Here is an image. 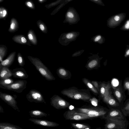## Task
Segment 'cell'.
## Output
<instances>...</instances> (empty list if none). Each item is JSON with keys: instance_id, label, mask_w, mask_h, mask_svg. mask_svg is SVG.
Masks as SVG:
<instances>
[{"instance_id": "1", "label": "cell", "mask_w": 129, "mask_h": 129, "mask_svg": "<svg viewBox=\"0 0 129 129\" xmlns=\"http://www.w3.org/2000/svg\"><path fill=\"white\" fill-rule=\"evenodd\" d=\"M62 95L70 99L90 102L93 97L90 90L88 89H79L77 87L72 86L63 89L61 91Z\"/></svg>"}, {"instance_id": "2", "label": "cell", "mask_w": 129, "mask_h": 129, "mask_svg": "<svg viewBox=\"0 0 129 129\" xmlns=\"http://www.w3.org/2000/svg\"><path fill=\"white\" fill-rule=\"evenodd\" d=\"M76 111L87 115L91 118L94 117L105 118L107 111L104 108L98 106H84L81 107L75 108Z\"/></svg>"}, {"instance_id": "3", "label": "cell", "mask_w": 129, "mask_h": 129, "mask_svg": "<svg viewBox=\"0 0 129 129\" xmlns=\"http://www.w3.org/2000/svg\"><path fill=\"white\" fill-rule=\"evenodd\" d=\"M27 57L38 71L47 80L51 81L55 80L51 71L39 58L29 56Z\"/></svg>"}, {"instance_id": "4", "label": "cell", "mask_w": 129, "mask_h": 129, "mask_svg": "<svg viewBox=\"0 0 129 129\" xmlns=\"http://www.w3.org/2000/svg\"><path fill=\"white\" fill-rule=\"evenodd\" d=\"M79 35V32L74 31L63 33L60 36L58 41L61 45L66 46L71 42L76 41Z\"/></svg>"}, {"instance_id": "5", "label": "cell", "mask_w": 129, "mask_h": 129, "mask_svg": "<svg viewBox=\"0 0 129 129\" xmlns=\"http://www.w3.org/2000/svg\"><path fill=\"white\" fill-rule=\"evenodd\" d=\"M27 83V81L26 80H20L14 81L10 85L5 86L0 85V87L3 89L13 91L17 93H21L26 88Z\"/></svg>"}, {"instance_id": "6", "label": "cell", "mask_w": 129, "mask_h": 129, "mask_svg": "<svg viewBox=\"0 0 129 129\" xmlns=\"http://www.w3.org/2000/svg\"><path fill=\"white\" fill-rule=\"evenodd\" d=\"M126 15L125 13L121 12L110 17L107 20V26L111 28H115L119 26L124 20Z\"/></svg>"}, {"instance_id": "7", "label": "cell", "mask_w": 129, "mask_h": 129, "mask_svg": "<svg viewBox=\"0 0 129 129\" xmlns=\"http://www.w3.org/2000/svg\"><path fill=\"white\" fill-rule=\"evenodd\" d=\"M63 23H68L70 25L77 24L80 20L79 15L76 10L73 7H69L65 14Z\"/></svg>"}, {"instance_id": "8", "label": "cell", "mask_w": 129, "mask_h": 129, "mask_svg": "<svg viewBox=\"0 0 129 129\" xmlns=\"http://www.w3.org/2000/svg\"><path fill=\"white\" fill-rule=\"evenodd\" d=\"M51 105L57 109H64L69 107L70 104L58 95L55 94L50 98Z\"/></svg>"}, {"instance_id": "9", "label": "cell", "mask_w": 129, "mask_h": 129, "mask_svg": "<svg viewBox=\"0 0 129 129\" xmlns=\"http://www.w3.org/2000/svg\"><path fill=\"white\" fill-rule=\"evenodd\" d=\"M66 119L69 120H81L90 119L87 115L78 112L74 109L69 110L66 111L63 114Z\"/></svg>"}, {"instance_id": "10", "label": "cell", "mask_w": 129, "mask_h": 129, "mask_svg": "<svg viewBox=\"0 0 129 129\" xmlns=\"http://www.w3.org/2000/svg\"><path fill=\"white\" fill-rule=\"evenodd\" d=\"M28 101L36 103H46L42 93L39 91L35 89H32L26 95Z\"/></svg>"}, {"instance_id": "11", "label": "cell", "mask_w": 129, "mask_h": 129, "mask_svg": "<svg viewBox=\"0 0 129 129\" xmlns=\"http://www.w3.org/2000/svg\"><path fill=\"white\" fill-rule=\"evenodd\" d=\"M103 57H100L98 54H93L88 57L85 67L88 70L97 69L100 67V62Z\"/></svg>"}, {"instance_id": "12", "label": "cell", "mask_w": 129, "mask_h": 129, "mask_svg": "<svg viewBox=\"0 0 129 129\" xmlns=\"http://www.w3.org/2000/svg\"><path fill=\"white\" fill-rule=\"evenodd\" d=\"M15 97L9 94L0 92V98L16 111L19 112Z\"/></svg>"}, {"instance_id": "13", "label": "cell", "mask_w": 129, "mask_h": 129, "mask_svg": "<svg viewBox=\"0 0 129 129\" xmlns=\"http://www.w3.org/2000/svg\"><path fill=\"white\" fill-rule=\"evenodd\" d=\"M107 119V121L105 125V129H122L125 127L123 121Z\"/></svg>"}, {"instance_id": "14", "label": "cell", "mask_w": 129, "mask_h": 129, "mask_svg": "<svg viewBox=\"0 0 129 129\" xmlns=\"http://www.w3.org/2000/svg\"><path fill=\"white\" fill-rule=\"evenodd\" d=\"M28 120L35 124L47 127H55L59 125L57 123L46 120L30 118Z\"/></svg>"}, {"instance_id": "15", "label": "cell", "mask_w": 129, "mask_h": 129, "mask_svg": "<svg viewBox=\"0 0 129 129\" xmlns=\"http://www.w3.org/2000/svg\"><path fill=\"white\" fill-rule=\"evenodd\" d=\"M106 119L123 121L124 117L122 113L117 110H113L110 111L104 118Z\"/></svg>"}, {"instance_id": "16", "label": "cell", "mask_w": 129, "mask_h": 129, "mask_svg": "<svg viewBox=\"0 0 129 129\" xmlns=\"http://www.w3.org/2000/svg\"><path fill=\"white\" fill-rule=\"evenodd\" d=\"M12 76L14 78L22 79L27 78L28 76L25 69L22 67L15 68L12 70Z\"/></svg>"}, {"instance_id": "17", "label": "cell", "mask_w": 129, "mask_h": 129, "mask_svg": "<svg viewBox=\"0 0 129 129\" xmlns=\"http://www.w3.org/2000/svg\"><path fill=\"white\" fill-rule=\"evenodd\" d=\"M16 52L10 53L5 60L0 63V69L3 67L9 68L13 62L15 58Z\"/></svg>"}, {"instance_id": "18", "label": "cell", "mask_w": 129, "mask_h": 129, "mask_svg": "<svg viewBox=\"0 0 129 129\" xmlns=\"http://www.w3.org/2000/svg\"><path fill=\"white\" fill-rule=\"evenodd\" d=\"M56 73L59 77L65 80L70 79L72 76L71 73L62 67H59L57 69Z\"/></svg>"}, {"instance_id": "19", "label": "cell", "mask_w": 129, "mask_h": 129, "mask_svg": "<svg viewBox=\"0 0 129 129\" xmlns=\"http://www.w3.org/2000/svg\"><path fill=\"white\" fill-rule=\"evenodd\" d=\"M99 96L102 98L110 91L111 85L109 83L99 84Z\"/></svg>"}, {"instance_id": "20", "label": "cell", "mask_w": 129, "mask_h": 129, "mask_svg": "<svg viewBox=\"0 0 129 129\" xmlns=\"http://www.w3.org/2000/svg\"><path fill=\"white\" fill-rule=\"evenodd\" d=\"M111 91L104 96L102 98L103 101L106 103L113 106H116L118 104L112 96Z\"/></svg>"}, {"instance_id": "21", "label": "cell", "mask_w": 129, "mask_h": 129, "mask_svg": "<svg viewBox=\"0 0 129 129\" xmlns=\"http://www.w3.org/2000/svg\"><path fill=\"white\" fill-rule=\"evenodd\" d=\"M82 81L88 89L95 95L97 96L99 94V92L92 83L91 81L85 78L82 79Z\"/></svg>"}, {"instance_id": "22", "label": "cell", "mask_w": 129, "mask_h": 129, "mask_svg": "<svg viewBox=\"0 0 129 129\" xmlns=\"http://www.w3.org/2000/svg\"><path fill=\"white\" fill-rule=\"evenodd\" d=\"M12 76V71L9 68L3 67L0 69L1 80L10 78Z\"/></svg>"}, {"instance_id": "23", "label": "cell", "mask_w": 129, "mask_h": 129, "mask_svg": "<svg viewBox=\"0 0 129 129\" xmlns=\"http://www.w3.org/2000/svg\"><path fill=\"white\" fill-rule=\"evenodd\" d=\"M29 113L32 117L41 118L46 117L48 114L43 111L38 110H33L29 112Z\"/></svg>"}, {"instance_id": "24", "label": "cell", "mask_w": 129, "mask_h": 129, "mask_svg": "<svg viewBox=\"0 0 129 129\" xmlns=\"http://www.w3.org/2000/svg\"><path fill=\"white\" fill-rule=\"evenodd\" d=\"M0 129H23L16 125L9 123H0Z\"/></svg>"}, {"instance_id": "25", "label": "cell", "mask_w": 129, "mask_h": 129, "mask_svg": "<svg viewBox=\"0 0 129 129\" xmlns=\"http://www.w3.org/2000/svg\"><path fill=\"white\" fill-rule=\"evenodd\" d=\"M15 42L20 44H28V42L24 36L22 35L15 36L13 38Z\"/></svg>"}, {"instance_id": "26", "label": "cell", "mask_w": 129, "mask_h": 129, "mask_svg": "<svg viewBox=\"0 0 129 129\" xmlns=\"http://www.w3.org/2000/svg\"><path fill=\"white\" fill-rule=\"evenodd\" d=\"M91 40L93 42L97 43L99 44H103L105 41V38L100 34H97L93 36Z\"/></svg>"}, {"instance_id": "27", "label": "cell", "mask_w": 129, "mask_h": 129, "mask_svg": "<svg viewBox=\"0 0 129 129\" xmlns=\"http://www.w3.org/2000/svg\"><path fill=\"white\" fill-rule=\"evenodd\" d=\"M71 124L75 129H91L90 126L86 124L72 123Z\"/></svg>"}, {"instance_id": "28", "label": "cell", "mask_w": 129, "mask_h": 129, "mask_svg": "<svg viewBox=\"0 0 129 129\" xmlns=\"http://www.w3.org/2000/svg\"><path fill=\"white\" fill-rule=\"evenodd\" d=\"M16 20L14 18L11 20L10 29L9 31L12 32H14L18 28V24Z\"/></svg>"}, {"instance_id": "29", "label": "cell", "mask_w": 129, "mask_h": 129, "mask_svg": "<svg viewBox=\"0 0 129 129\" xmlns=\"http://www.w3.org/2000/svg\"><path fill=\"white\" fill-rule=\"evenodd\" d=\"M32 31V30L29 31L27 34V37L29 40L34 45H37V41L36 37Z\"/></svg>"}, {"instance_id": "30", "label": "cell", "mask_w": 129, "mask_h": 129, "mask_svg": "<svg viewBox=\"0 0 129 129\" xmlns=\"http://www.w3.org/2000/svg\"><path fill=\"white\" fill-rule=\"evenodd\" d=\"M14 81L13 79L10 78L1 80L0 85L5 86L10 85L13 83Z\"/></svg>"}, {"instance_id": "31", "label": "cell", "mask_w": 129, "mask_h": 129, "mask_svg": "<svg viewBox=\"0 0 129 129\" xmlns=\"http://www.w3.org/2000/svg\"><path fill=\"white\" fill-rule=\"evenodd\" d=\"M114 94L119 102H120L122 99V96L121 90L119 88L115 89L114 92Z\"/></svg>"}, {"instance_id": "32", "label": "cell", "mask_w": 129, "mask_h": 129, "mask_svg": "<svg viewBox=\"0 0 129 129\" xmlns=\"http://www.w3.org/2000/svg\"><path fill=\"white\" fill-rule=\"evenodd\" d=\"M7 49L6 47H1L0 48V61H2L3 58L6 56L7 52Z\"/></svg>"}, {"instance_id": "33", "label": "cell", "mask_w": 129, "mask_h": 129, "mask_svg": "<svg viewBox=\"0 0 129 129\" xmlns=\"http://www.w3.org/2000/svg\"><path fill=\"white\" fill-rule=\"evenodd\" d=\"M17 60L19 66L22 67L25 64L24 60L21 54L18 53L17 55Z\"/></svg>"}, {"instance_id": "34", "label": "cell", "mask_w": 129, "mask_h": 129, "mask_svg": "<svg viewBox=\"0 0 129 129\" xmlns=\"http://www.w3.org/2000/svg\"><path fill=\"white\" fill-rule=\"evenodd\" d=\"M38 21L37 22V25L41 30L44 33H47V28L45 24L43 22H41Z\"/></svg>"}, {"instance_id": "35", "label": "cell", "mask_w": 129, "mask_h": 129, "mask_svg": "<svg viewBox=\"0 0 129 129\" xmlns=\"http://www.w3.org/2000/svg\"><path fill=\"white\" fill-rule=\"evenodd\" d=\"M120 29L123 31H129V18L125 21Z\"/></svg>"}, {"instance_id": "36", "label": "cell", "mask_w": 129, "mask_h": 129, "mask_svg": "<svg viewBox=\"0 0 129 129\" xmlns=\"http://www.w3.org/2000/svg\"><path fill=\"white\" fill-rule=\"evenodd\" d=\"M1 7L0 8V18H6L8 14V12L6 9L3 7Z\"/></svg>"}, {"instance_id": "37", "label": "cell", "mask_w": 129, "mask_h": 129, "mask_svg": "<svg viewBox=\"0 0 129 129\" xmlns=\"http://www.w3.org/2000/svg\"><path fill=\"white\" fill-rule=\"evenodd\" d=\"M67 4V3L63 2L62 1L60 4L51 13V15H53L55 14L62 8Z\"/></svg>"}, {"instance_id": "38", "label": "cell", "mask_w": 129, "mask_h": 129, "mask_svg": "<svg viewBox=\"0 0 129 129\" xmlns=\"http://www.w3.org/2000/svg\"><path fill=\"white\" fill-rule=\"evenodd\" d=\"M62 0H57L55 2L51 3L48 5L47 6V7H48V8H50L61 3L62 2Z\"/></svg>"}, {"instance_id": "39", "label": "cell", "mask_w": 129, "mask_h": 129, "mask_svg": "<svg viewBox=\"0 0 129 129\" xmlns=\"http://www.w3.org/2000/svg\"><path fill=\"white\" fill-rule=\"evenodd\" d=\"M89 1L100 5L105 6V5L102 0H89Z\"/></svg>"}, {"instance_id": "40", "label": "cell", "mask_w": 129, "mask_h": 129, "mask_svg": "<svg viewBox=\"0 0 129 129\" xmlns=\"http://www.w3.org/2000/svg\"><path fill=\"white\" fill-rule=\"evenodd\" d=\"M84 50H79L74 53L72 55V56L73 57H77L80 55L84 52Z\"/></svg>"}, {"instance_id": "41", "label": "cell", "mask_w": 129, "mask_h": 129, "mask_svg": "<svg viewBox=\"0 0 129 129\" xmlns=\"http://www.w3.org/2000/svg\"><path fill=\"white\" fill-rule=\"evenodd\" d=\"M122 111L124 114L129 113V103L126 105Z\"/></svg>"}, {"instance_id": "42", "label": "cell", "mask_w": 129, "mask_h": 129, "mask_svg": "<svg viewBox=\"0 0 129 129\" xmlns=\"http://www.w3.org/2000/svg\"><path fill=\"white\" fill-rule=\"evenodd\" d=\"M90 102L94 106H97L98 100L94 97H93L90 100Z\"/></svg>"}, {"instance_id": "43", "label": "cell", "mask_w": 129, "mask_h": 129, "mask_svg": "<svg viewBox=\"0 0 129 129\" xmlns=\"http://www.w3.org/2000/svg\"><path fill=\"white\" fill-rule=\"evenodd\" d=\"M91 83L98 90V91L99 92V82L95 81L92 80L91 81Z\"/></svg>"}, {"instance_id": "44", "label": "cell", "mask_w": 129, "mask_h": 129, "mask_svg": "<svg viewBox=\"0 0 129 129\" xmlns=\"http://www.w3.org/2000/svg\"><path fill=\"white\" fill-rule=\"evenodd\" d=\"M124 56L125 57H127L129 56V45H126V48Z\"/></svg>"}, {"instance_id": "45", "label": "cell", "mask_w": 129, "mask_h": 129, "mask_svg": "<svg viewBox=\"0 0 129 129\" xmlns=\"http://www.w3.org/2000/svg\"><path fill=\"white\" fill-rule=\"evenodd\" d=\"M124 87L129 92V80H126L124 83Z\"/></svg>"}, {"instance_id": "46", "label": "cell", "mask_w": 129, "mask_h": 129, "mask_svg": "<svg viewBox=\"0 0 129 129\" xmlns=\"http://www.w3.org/2000/svg\"><path fill=\"white\" fill-rule=\"evenodd\" d=\"M26 5L29 8L33 9L34 8L32 2H28L26 3Z\"/></svg>"}, {"instance_id": "47", "label": "cell", "mask_w": 129, "mask_h": 129, "mask_svg": "<svg viewBox=\"0 0 129 129\" xmlns=\"http://www.w3.org/2000/svg\"><path fill=\"white\" fill-rule=\"evenodd\" d=\"M73 0H63L62 2L65 3H67V4Z\"/></svg>"}, {"instance_id": "48", "label": "cell", "mask_w": 129, "mask_h": 129, "mask_svg": "<svg viewBox=\"0 0 129 129\" xmlns=\"http://www.w3.org/2000/svg\"><path fill=\"white\" fill-rule=\"evenodd\" d=\"M0 112L2 113H4V112L3 111V109L2 107L0 106Z\"/></svg>"}, {"instance_id": "49", "label": "cell", "mask_w": 129, "mask_h": 129, "mask_svg": "<svg viewBox=\"0 0 129 129\" xmlns=\"http://www.w3.org/2000/svg\"><path fill=\"white\" fill-rule=\"evenodd\" d=\"M38 1L39 2L42 3V2H43V1H44V0H39Z\"/></svg>"}, {"instance_id": "50", "label": "cell", "mask_w": 129, "mask_h": 129, "mask_svg": "<svg viewBox=\"0 0 129 129\" xmlns=\"http://www.w3.org/2000/svg\"><path fill=\"white\" fill-rule=\"evenodd\" d=\"M96 129H101L100 127H99L96 128Z\"/></svg>"}]
</instances>
